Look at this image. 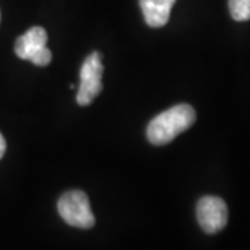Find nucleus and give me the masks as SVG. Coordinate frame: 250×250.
<instances>
[{"instance_id": "obj_4", "label": "nucleus", "mask_w": 250, "mask_h": 250, "mask_svg": "<svg viewBox=\"0 0 250 250\" xmlns=\"http://www.w3.org/2000/svg\"><path fill=\"white\" fill-rule=\"evenodd\" d=\"M103 64L99 52L90 53L82 64L80 71V89L77 92V103L80 106L90 104L103 89L102 83Z\"/></svg>"}, {"instance_id": "obj_2", "label": "nucleus", "mask_w": 250, "mask_h": 250, "mask_svg": "<svg viewBox=\"0 0 250 250\" xmlns=\"http://www.w3.org/2000/svg\"><path fill=\"white\" fill-rule=\"evenodd\" d=\"M57 211L68 225L89 229L95 225V215L90 208L89 199L82 190H68L57 202Z\"/></svg>"}, {"instance_id": "obj_1", "label": "nucleus", "mask_w": 250, "mask_h": 250, "mask_svg": "<svg viewBox=\"0 0 250 250\" xmlns=\"http://www.w3.org/2000/svg\"><path fill=\"white\" fill-rule=\"evenodd\" d=\"M196 121L195 108L181 103L154 117L147 125L146 135L152 145L163 146L174 141L179 134L185 132Z\"/></svg>"}, {"instance_id": "obj_3", "label": "nucleus", "mask_w": 250, "mask_h": 250, "mask_svg": "<svg viewBox=\"0 0 250 250\" xmlns=\"http://www.w3.org/2000/svg\"><path fill=\"white\" fill-rule=\"evenodd\" d=\"M47 32L42 27H32L16 42L14 50L20 59L29 60L38 67H45L52 62V52L46 47Z\"/></svg>"}, {"instance_id": "obj_5", "label": "nucleus", "mask_w": 250, "mask_h": 250, "mask_svg": "<svg viewBox=\"0 0 250 250\" xmlns=\"http://www.w3.org/2000/svg\"><path fill=\"white\" fill-rule=\"evenodd\" d=\"M197 223L206 233L220 232L228 223V207L221 197L203 196L196 206Z\"/></svg>"}, {"instance_id": "obj_7", "label": "nucleus", "mask_w": 250, "mask_h": 250, "mask_svg": "<svg viewBox=\"0 0 250 250\" xmlns=\"http://www.w3.org/2000/svg\"><path fill=\"white\" fill-rule=\"evenodd\" d=\"M228 6L235 21H249L250 0H228Z\"/></svg>"}, {"instance_id": "obj_6", "label": "nucleus", "mask_w": 250, "mask_h": 250, "mask_svg": "<svg viewBox=\"0 0 250 250\" xmlns=\"http://www.w3.org/2000/svg\"><path fill=\"white\" fill-rule=\"evenodd\" d=\"M175 0H139L146 24L152 28L164 27L171 16Z\"/></svg>"}, {"instance_id": "obj_8", "label": "nucleus", "mask_w": 250, "mask_h": 250, "mask_svg": "<svg viewBox=\"0 0 250 250\" xmlns=\"http://www.w3.org/2000/svg\"><path fill=\"white\" fill-rule=\"evenodd\" d=\"M4 152H6V141H4L3 135L0 134V159L4 156Z\"/></svg>"}]
</instances>
